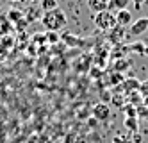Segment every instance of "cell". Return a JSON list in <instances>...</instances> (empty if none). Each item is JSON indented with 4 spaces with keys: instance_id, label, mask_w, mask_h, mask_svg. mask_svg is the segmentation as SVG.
<instances>
[{
    "instance_id": "9a60e30c",
    "label": "cell",
    "mask_w": 148,
    "mask_h": 143,
    "mask_svg": "<svg viewBox=\"0 0 148 143\" xmlns=\"http://www.w3.org/2000/svg\"><path fill=\"white\" fill-rule=\"evenodd\" d=\"M62 39H64L68 45H82V39L75 38V36H71V34H64L62 36Z\"/></svg>"
},
{
    "instance_id": "6da1fadb",
    "label": "cell",
    "mask_w": 148,
    "mask_h": 143,
    "mask_svg": "<svg viewBox=\"0 0 148 143\" xmlns=\"http://www.w3.org/2000/svg\"><path fill=\"white\" fill-rule=\"evenodd\" d=\"M41 23L48 29V32H57V30L66 27L68 18H66L62 9H56V11H52V13H45L43 18H41Z\"/></svg>"
},
{
    "instance_id": "44dd1931",
    "label": "cell",
    "mask_w": 148,
    "mask_h": 143,
    "mask_svg": "<svg viewBox=\"0 0 148 143\" xmlns=\"http://www.w3.org/2000/svg\"><path fill=\"white\" fill-rule=\"evenodd\" d=\"M143 56H145V57H148V47L145 48V54H143Z\"/></svg>"
},
{
    "instance_id": "8fae6325",
    "label": "cell",
    "mask_w": 148,
    "mask_h": 143,
    "mask_svg": "<svg viewBox=\"0 0 148 143\" xmlns=\"http://www.w3.org/2000/svg\"><path fill=\"white\" fill-rule=\"evenodd\" d=\"M130 64H132V63L127 59V57H120L118 61L114 63V70L120 73V72H123V70H127V68H130Z\"/></svg>"
},
{
    "instance_id": "5bb4252c",
    "label": "cell",
    "mask_w": 148,
    "mask_h": 143,
    "mask_svg": "<svg viewBox=\"0 0 148 143\" xmlns=\"http://www.w3.org/2000/svg\"><path fill=\"white\" fill-rule=\"evenodd\" d=\"M123 111H125V116H130V118H137V109L132 106V104H127L123 107Z\"/></svg>"
},
{
    "instance_id": "9c48e42d",
    "label": "cell",
    "mask_w": 148,
    "mask_h": 143,
    "mask_svg": "<svg viewBox=\"0 0 148 143\" xmlns=\"http://www.w3.org/2000/svg\"><path fill=\"white\" fill-rule=\"evenodd\" d=\"M39 7L43 13H52V11L59 9V4L57 0H39Z\"/></svg>"
},
{
    "instance_id": "52a82bcc",
    "label": "cell",
    "mask_w": 148,
    "mask_h": 143,
    "mask_svg": "<svg viewBox=\"0 0 148 143\" xmlns=\"http://www.w3.org/2000/svg\"><path fill=\"white\" fill-rule=\"evenodd\" d=\"M130 2L132 0H109L107 11H111V13H120V11H125L127 7H129Z\"/></svg>"
},
{
    "instance_id": "5b68a950",
    "label": "cell",
    "mask_w": 148,
    "mask_h": 143,
    "mask_svg": "<svg viewBox=\"0 0 148 143\" xmlns=\"http://www.w3.org/2000/svg\"><path fill=\"white\" fill-rule=\"evenodd\" d=\"M116 25L118 27H127V25H132V13L129 9H125V11H120V13H116Z\"/></svg>"
},
{
    "instance_id": "ac0fdd59",
    "label": "cell",
    "mask_w": 148,
    "mask_h": 143,
    "mask_svg": "<svg viewBox=\"0 0 148 143\" xmlns=\"http://www.w3.org/2000/svg\"><path fill=\"white\" fill-rule=\"evenodd\" d=\"M47 39H48L50 43H56V41H59L57 32H48V34H47Z\"/></svg>"
},
{
    "instance_id": "7402d4cb",
    "label": "cell",
    "mask_w": 148,
    "mask_h": 143,
    "mask_svg": "<svg viewBox=\"0 0 148 143\" xmlns=\"http://www.w3.org/2000/svg\"><path fill=\"white\" fill-rule=\"evenodd\" d=\"M7 2H11V4H14V2H20V0H7Z\"/></svg>"
},
{
    "instance_id": "ba28073f",
    "label": "cell",
    "mask_w": 148,
    "mask_h": 143,
    "mask_svg": "<svg viewBox=\"0 0 148 143\" xmlns=\"http://www.w3.org/2000/svg\"><path fill=\"white\" fill-rule=\"evenodd\" d=\"M123 88H125L127 95H129V93H132V91H139L141 82L137 81V79H125V81H123Z\"/></svg>"
},
{
    "instance_id": "7a4b0ae2",
    "label": "cell",
    "mask_w": 148,
    "mask_h": 143,
    "mask_svg": "<svg viewBox=\"0 0 148 143\" xmlns=\"http://www.w3.org/2000/svg\"><path fill=\"white\" fill-rule=\"evenodd\" d=\"M95 25L102 30H111L116 27V16L111 11H102V13L95 15Z\"/></svg>"
},
{
    "instance_id": "2e32d148",
    "label": "cell",
    "mask_w": 148,
    "mask_h": 143,
    "mask_svg": "<svg viewBox=\"0 0 148 143\" xmlns=\"http://www.w3.org/2000/svg\"><path fill=\"white\" fill-rule=\"evenodd\" d=\"M112 143H130V140L127 136H121V134H116L112 136Z\"/></svg>"
},
{
    "instance_id": "30bf717a",
    "label": "cell",
    "mask_w": 148,
    "mask_h": 143,
    "mask_svg": "<svg viewBox=\"0 0 148 143\" xmlns=\"http://www.w3.org/2000/svg\"><path fill=\"white\" fill-rule=\"evenodd\" d=\"M123 127H125V129H129L130 133H136V131L139 129V122H137V118L125 116V118H123Z\"/></svg>"
},
{
    "instance_id": "4fadbf2b",
    "label": "cell",
    "mask_w": 148,
    "mask_h": 143,
    "mask_svg": "<svg viewBox=\"0 0 148 143\" xmlns=\"http://www.w3.org/2000/svg\"><path fill=\"white\" fill-rule=\"evenodd\" d=\"M145 48H146V45H143V43H139V41H136V43H132V45H129V48H127V50L136 52V54H145Z\"/></svg>"
},
{
    "instance_id": "8992f818",
    "label": "cell",
    "mask_w": 148,
    "mask_h": 143,
    "mask_svg": "<svg viewBox=\"0 0 148 143\" xmlns=\"http://www.w3.org/2000/svg\"><path fill=\"white\" fill-rule=\"evenodd\" d=\"M88 7H89V11H93L95 15H98V13H102V11H107L109 0H88Z\"/></svg>"
},
{
    "instance_id": "e0dca14e",
    "label": "cell",
    "mask_w": 148,
    "mask_h": 143,
    "mask_svg": "<svg viewBox=\"0 0 148 143\" xmlns=\"http://www.w3.org/2000/svg\"><path fill=\"white\" fill-rule=\"evenodd\" d=\"M139 93H141V97L148 98V81L141 82V88H139Z\"/></svg>"
},
{
    "instance_id": "603a6c76",
    "label": "cell",
    "mask_w": 148,
    "mask_h": 143,
    "mask_svg": "<svg viewBox=\"0 0 148 143\" xmlns=\"http://www.w3.org/2000/svg\"><path fill=\"white\" fill-rule=\"evenodd\" d=\"M23 2H34V0H23Z\"/></svg>"
},
{
    "instance_id": "ffe728a7",
    "label": "cell",
    "mask_w": 148,
    "mask_h": 143,
    "mask_svg": "<svg viewBox=\"0 0 148 143\" xmlns=\"http://www.w3.org/2000/svg\"><path fill=\"white\" fill-rule=\"evenodd\" d=\"M143 2H145V0H132V4H134V7H136V9H141Z\"/></svg>"
},
{
    "instance_id": "d6986e66",
    "label": "cell",
    "mask_w": 148,
    "mask_h": 143,
    "mask_svg": "<svg viewBox=\"0 0 148 143\" xmlns=\"http://www.w3.org/2000/svg\"><path fill=\"white\" fill-rule=\"evenodd\" d=\"M9 16H11V20H18V18H22V13L13 9V11H9Z\"/></svg>"
},
{
    "instance_id": "7c38bea8",
    "label": "cell",
    "mask_w": 148,
    "mask_h": 143,
    "mask_svg": "<svg viewBox=\"0 0 148 143\" xmlns=\"http://www.w3.org/2000/svg\"><path fill=\"white\" fill-rule=\"evenodd\" d=\"M123 36H125V29H123V27H118V25H116V27L112 29L111 39H112V41H120V39H121Z\"/></svg>"
},
{
    "instance_id": "3957f363",
    "label": "cell",
    "mask_w": 148,
    "mask_h": 143,
    "mask_svg": "<svg viewBox=\"0 0 148 143\" xmlns=\"http://www.w3.org/2000/svg\"><path fill=\"white\" fill-rule=\"evenodd\" d=\"M93 116L97 118L98 122H107V120L111 118V109H109V106L103 104V102L97 104V106L93 107Z\"/></svg>"
},
{
    "instance_id": "277c9868",
    "label": "cell",
    "mask_w": 148,
    "mask_h": 143,
    "mask_svg": "<svg viewBox=\"0 0 148 143\" xmlns=\"http://www.w3.org/2000/svg\"><path fill=\"white\" fill-rule=\"evenodd\" d=\"M146 30H148V16L136 20L134 23L130 25V29H129V34L130 36H141L143 32H146Z\"/></svg>"
}]
</instances>
